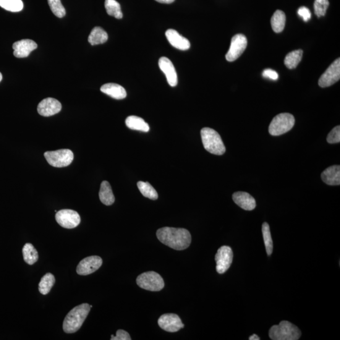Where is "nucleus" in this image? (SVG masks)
Segmentation results:
<instances>
[{
  "label": "nucleus",
  "instance_id": "b1692460",
  "mask_svg": "<svg viewBox=\"0 0 340 340\" xmlns=\"http://www.w3.org/2000/svg\"><path fill=\"white\" fill-rule=\"evenodd\" d=\"M286 16L284 12L277 10L271 18L272 29L276 33H281L286 25Z\"/></svg>",
  "mask_w": 340,
  "mask_h": 340
},
{
  "label": "nucleus",
  "instance_id": "72a5a7b5",
  "mask_svg": "<svg viewBox=\"0 0 340 340\" xmlns=\"http://www.w3.org/2000/svg\"><path fill=\"white\" fill-rule=\"evenodd\" d=\"M327 141L329 144L339 143L340 142V126H336L331 130L327 137Z\"/></svg>",
  "mask_w": 340,
  "mask_h": 340
},
{
  "label": "nucleus",
  "instance_id": "7ed1b4c3",
  "mask_svg": "<svg viewBox=\"0 0 340 340\" xmlns=\"http://www.w3.org/2000/svg\"><path fill=\"white\" fill-rule=\"evenodd\" d=\"M200 134L203 147L208 152L215 155H222L226 152V147L221 135L215 130L209 127L203 128Z\"/></svg>",
  "mask_w": 340,
  "mask_h": 340
},
{
  "label": "nucleus",
  "instance_id": "ddd939ff",
  "mask_svg": "<svg viewBox=\"0 0 340 340\" xmlns=\"http://www.w3.org/2000/svg\"><path fill=\"white\" fill-rule=\"evenodd\" d=\"M103 263L102 259L98 256H91L86 257L78 264L77 272L80 276H88L98 270Z\"/></svg>",
  "mask_w": 340,
  "mask_h": 340
},
{
  "label": "nucleus",
  "instance_id": "a211bd4d",
  "mask_svg": "<svg viewBox=\"0 0 340 340\" xmlns=\"http://www.w3.org/2000/svg\"><path fill=\"white\" fill-rule=\"evenodd\" d=\"M232 199L238 206L245 211H253L256 208L255 198L247 192H235L232 195Z\"/></svg>",
  "mask_w": 340,
  "mask_h": 340
},
{
  "label": "nucleus",
  "instance_id": "dca6fc26",
  "mask_svg": "<svg viewBox=\"0 0 340 340\" xmlns=\"http://www.w3.org/2000/svg\"><path fill=\"white\" fill-rule=\"evenodd\" d=\"M159 67L165 75L168 84L175 87L178 84V77L175 68L172 62L166 57H162L159 59Z\"/></svg>",
  "mask_w": 340,
  "mask_h": 340
},
{
  "label": "nucleus",
  "instance_id": "2f4dec72",
  "mask_svg": "<svg viewBox=\"0 0 340 340\" xmlns=\"http://www.w3.org/2000/svg\"><path fill=\"white\" fill-rule=\"evenodd\" d=\"M49 7L52 13L59 18H62L66 15V10L62 5L61 0H48Z\"/></svg>",
  "mask_w": 340,
  "mask_h": 340
},
{
  "label": "nucleus",
  "instance_id": "39448f33",
  "mask_svg": "<svg viewBox=\"0 0 340 340\" xmlns=\"http://www.w3.org/2000/svg\"><path fill=\"white\" fill-rule=\"evenodd\" d=\"M294 124L295 118L292 114H280L271 120L269 125V133L274 136L284 134L291 130Z\"/></svg>",
  "mask_w": 340,
  "mask_h": 340
},
{
  "label": "nucleus",
  "instance_id": "412c9836",
  "mask_svg": "<svg viewBox=\"0 0 340 340\" xmlns=\"http://www.w3.org/2000/svg\"><path fill=\"white\" fill-rule=\"evenodd\" d=\"M99 198L106 206H111L115 202V197L111 185L107 181L102 182L99 192Z\"/></svg>",
  "mask_w": 340,
  "mask_h": 340
},
{
  "label": "nucleus",
  "instance_id": "20e7f679",
  "mask_svg": "<svg viewBox=\"0 0 340 340\" xmlns=\"http://www.w3.org/2000/svg\"><path fill=\"white\" fill-rule=\"evenodd\" d=\"M301 336L298 327L287 321H282L274 325L269 331V336L273 340H297Z\"/></svg>",
  "mask_w": 340,
  "mask_h": 340
},
{
  "label": "nucleus",
  "instance_id": "9d476101",
  "mask_svg": "<svg viewBox=\"0 0 340 340\" xmlns=\"http://www.w3.org/2000/svg\"><path fill=\"white\" fill-rule=\"evenodd\" d=\"M232 259L233 253L231 248L227 246H222L215 256L217 271L220 274L225 273L231 266Z\"/></svg>",
  "mask_w": 340,
  "mask_h": 340
},
{
  "label": "nucleus",
  "instance_id": "0eeeda50",
  "mask_svg": "<svg viewBox=\"0 0 340 340\" xmlns=\"http://www.w3.org/2000/svg\"><path fill=\"white\" fill-rule=\"evenodd\" d=\"M47 161L52 166L62 168L69 166L74 159V154L67 149L54 151H47L44 153Z\"/></svg>",
  "mask_w": 340,
  "mask_h": 340
},
{
  "label": "nucleus",
  "instance_id": "f257e3e1",
  "mask_svg": "<svg viewBox=\"0 0 340 340\" xmlns=\"http://www.w3.org/2000/svg\"><path fill=\"white\" fill-rule=\"evenodd\" d=\"M156 236L163 244L175 250L187 249L192 242L190 232L184 228L162 227L157 231Z\"/></svg>",
  "mask_w": 340,
  "mask_h": 340
},
{
  "label": "nucleus",
  "instance_id": "a878e982",
  "mask_svg": "<svg viewBox=\"0 0 340 340\" xmlns=\"http://www.w3.org/2000/svg\"><path fill=\"white\" fill-rule=\"evenodd\" d=\"M303 51L301 49L290 52L285 58L284 64L289 69H294L301 61Z\"/></svg>",
  "mask_w": 340,
  "mask_h": 340
},
{
  "label": "nucleus",
  "instance_id": "f8f14e48",
  "mask_svg": "<svg viewBox=\"0 0 340 340\" xmlns=\"http://www.w3.org/2000/svg\"><path fill=\"white\" fill-rule=\"evenodd\" d=\"M158 325L162 329L169 333H175L184 328L181 319L176 314H164L158 320Z\"/></svg>",
  "mask_w": 340,
  "mask_h": 340
},
{
  "label": "nucleus",
  "instance_id": "4c0bfd02",
  "mask_svg": "<svg viewBox=\"0 0 340 340\" xmlns=\"http://www.w3.org/2000/svg\"><path fill=\"white\" fill-rule=\"evenodd\" d=\"M155 1L161 3V4H170L174 2L175 0H155Z\"/></svg>",
  "mask_w": 340,
  "mask_h": 340
},
{
  "label": "nucleus",
  "instance_id": "4468645a",
  "mask_svg": "<svg viewBox=\"0 0 340 340\" xmlns=\"http://www.w3.org/2000/svg\"><path fill=\"white\" fill-rule=\"evenodd\" d=\"M62 108L61 104L53 98H47L38 105V112L44 117H50L59 113Z\"/></svg>",
  "mask_w": 340,
  "mask_h": 340
},
{
  "label": "nucleus",
  "instance_id": "c85d7f7f",
  "mask_svg": "<svg viewBox=\"0 0 340 340\" xmlns=\"http://www.w3.org/2000/svg\"><path fill=\"white\" fill-rule=\"evenodd\" d=\"M105 7L108 15L120 19L123 17L120 5L116 0H106Z\"/></svg>",
  "mask_w": 340,
  "mask_h": 340
},
{
  "label": "nucleus",
  "instance_id": "393cba45",
  "mask_svg": "<svg viewBox=\"0 0 340 340\" xmlns=\"http://www.w3.org/2000/svg\"><path fill=\"white\" fill-rule=\"evenodd\" d=\"M23 259L28 265H32L38 261L39 255L38 251L31 243H26L22 249Z\"/></svg>",
  "mask_w": 340,
  "mask_h": 340
},
{
  "label": "nucleus",
  "instance_id": "2eb2a0df",
  "mask_svg": "<svg viewBox=\"0 0 340 340\" xmlns=\"http://www.w3.org/2000/svg\"><path fill=\"white\" fill-rule=\"evenodd\" d=\"M38 48V44L30 39H23L13 44L14 56L18 58H24Z\"/></svg>",
  "mask_w": 340,
  "mask_h": 340
},
{
  "label": "nucleus",
  "instance_id": "6e6552de",
  "mask_svg": "<svg viewBox=\"0 0 340 340\" xmlns=\"http://www.w3.org/2000/svg\"><path fill=\"white\" fill-rule=\"evenodd\" d=\"M248 41L243 34H236L231 39V46L226 55L227 61L233 62L242 56L247 48Z\"/></svg>",
  "mask_w": 340,
  "mask_h": 340
},
{
  "label": "nucleus",
  "instance_id": "ea45409f",
  "mask_svg": "<svg viewBox=\"0 0 340 340\" xmlns=\"http://www.w3.org/2000/svg\"><path fill=\"white\" fill-rule=\"evenodd\" d=\"M2 78H3V77H2V73H0V82H1V81L2 80Z\"/></svg>",
  "mask_w": 340,
  "mask_h": 340
},
{
  "label": "nucleus",
  "instance_id": "7c9ffc66",
  "mask_svg": "<svg viewBox=\"0 0 340 340\" xmlns=\"http://www.w3.org/2000/svg\"><path fill=\"white\" fill-rule=\"evenodd\" d=\"M262 234L266 253L270 256L273 252V241L271 236L270 226L267 222H264L262 225Z\"/></svg>",
  "mask_w": 340,
  "mask_h": 340
},
{
  "label": "nucleus",
  "instance_id": "f704fd0d",
  "mask_svg": "<svg viewBox=\"0 0 340 340\" xmlns=\"http://www.w3.org/2000/svg\"><path fill=\"white\" fill-rule=\"evenodd\" d=\"M111 340H131L129 334L127 331L119 329L117 331L116 336L111 335Z\"/></svg>",
  "mask_w": 340,
  "mask_h": 340
},
{
  "label": "nucleus",
  "instance_id": "cd10ccee",
  "mask_svg": "<svg viewBox=\"0 0 340 340\" xmlns=\"http://www.w3.org/2000/svg\"><path fill=\"white\" fill-rule=\"evenodd\" d=\"M138 187L144 197L151 200L158 199V194L150 183L140 181L138 183Z\"/></svg>",
  "mask_w": 340,
  "mask_h": 340
},
{
  "label": "nucleus",
  "instance_id": "f03ea898",
  "mask_svg": "<svg viewBox=\"0 0 340 340\" xmlns=\"http://www.w3.org/2000/svg\"><path fill=\"white\" fill-rule=\"evenodd\" d=\"M90 305L87 303L80 304L68 313L62 324L65 333H74L79 330L87 318L90 311Z\"/></svg>",
  "mask_w": 340,
  "mask_h": 340
},
{
  "label": "nucleus",
  "instance_id": "4be33fe9",
  "mask_svg": "<svg viewBox=\"0 0 340 340\" xmlns=\"http://www.w3.org/2000/svg\"><path fill=\"white\" fill-rule=\"evenodd\" d=\"M125 124L127 127L132 130L147 132L150 130V126L145 120L140 117L131 116L128 117L125 120Z\"/></svg>",
  "mask_w": 340,
  "mask_h": 340
},
{
  "label": "nucleus",
  "instance_id": "6ab92c4d",
  "mask_svg": "<svg viewBox=\"0 0 340 340\" xmlns=\"http://www.w3.org/2000/svg\"><path fill=\"white\" fill-rule=\"evenodd\" d=\"M100 90L101 92L117 100H122L127 96L125 88L116 83H107L101 86Z\"/></svg>",
  "mask_w": 340,
  "mask_h": 340
},
{
  "label": "nucleus",
  "instance_id": "c9c22d12",
  "mask_svg": "<svg viewBox=\"0 0 340 340\" xmlns=\"http://www.w3.org/2000/svg\"><path fill=\"white\" fill-rule=\"evenodd\" d=\"M297 14L300 17L302 18V19L305 22H308L311 19V13L308 8L305 7H300L299 10H298Z\"/></svg>",
  "mask_w": 340,
  "mask_h": 340
},
{
  "label": "nucleus",
  "instance_id": "c756f323",
  "mask_svg": "<svg viewBox=\"0 0 340 340\" xmlns=\"http://www.w3.org/2000/svg\"><path fill=\"white\" fill-rule=\"evenodd\" d=\"M0 7L12 12L22 11L23 4L22 0H0Z\"/></svg>",
  "mask_w": 340,
  "mask_h": 340
},
{
  "label": "nucleus",
  "instance_id": "1a4fd4ad",
  "mask_svg": "<svg viewBox=\"0 0 340 340\" xmlns=\"http://www.w3.org/2000/svg\"><path fill=\"white\" fill-rule=\"evenodd\" d=\"M56 220L64 228L73 229L80 224L81 218L77 212L71 209H62L57 212Z\"/></svg>",
  "mask_w": 340,
  "mask_h": 340
},
{
  "label": "nucleus",
  "instance_id": "e433bc0d",
  "mask_svg": "<svg viewBox=\"0 0 340 340\" xmlns=\"http://www.w3.org/2000/svg\"><path fill=\"white\" fill-rule=\"evenodd\" d=\"M264 78H268L271 80H277L279 78V75L276 71L271 69H265L262 73Z\"/></svg>",
  "mask_w": 340,
  "mask_h": 340
},
{
  "label": "nucleus",
  "instance_id": "423d86ee",
  "mask_svg": "<svg viewBox=\"0 0 340 340\" xmlns=\"http://www.w3.org/2000/svg\"><path fill=\"white\" fill-rule=\"evenodd\" d=\"M139 287L149 291L158 292L164 288V282L160 275L155 271L145 272L136 279Z\"/></svg>",
  "mask_w": 340,
  "mask_h": 340
},
{
  "label": "nucleus",
  "instance_id": "f3484780",
  "mask_svg": "<svg viewBox=\"0 0 340 340\" xmlns=\"http://www.w3.org/2000/svg\"><path fill=\"white\" fill-rule=\"evenodd\" d=\"M165 35L170 44L175 48L181 51H187L190 48V43L187 38L174 29H168Z\"/></svg>",
  "mask_w": 340,
  "mask_h": 340
},
{
  "label": "nucleus",
  "instance_id": "aec40b11",
  "mask_svg": "<svg viewBox=\"0 0 340 340\" xmlns=\"http://www.w3.org/2000/svg\"><path fill=\"white\" fill-rule=\"evenodd\" d=\"M321 179L325 184L329 185H339L340 166L339 165L329 166L321 174Z\"/></svg>",
  "mask_w": 340,
  "mask_h": 340
},
{
  "label": "nucleus",
  "instance_id": "58836bf2",
  "mask_svg": "<svg viewBox=\"0 0 340 340\" xmlns=\"http://www.w3.org/2000/svg\"><path fill=\"white\" fill-rule=\"evenodd\" d=\"M249 339L250 340H260V338H259V336L258 335H256V334H253V335L250 336Z\"/></svg>",
  "mask_w": 340,
  "mask_h": 340
},
{
  "label": "nucleus",
  "instance_id": "bb28decb",
  "mask_svg": "<svg viewBox=\"0 0 340 340\" xmlns=\"http://www.w3.org/2000/svg\"><path fill=\"white\" fill-rule=\"evenodd\" d=\"M56 280L55 277L51 273H48L42 277L40 283L39 284V290L42 294L46 295L51 291L52 287H53Z\"/></svg>",
  "mask_w": 340,
  "mask_h": 340
},
{
  "label": "nucleus",
  "instance_id": "473e14b6",
  "mask_svg": "<svg viewBox=\"0 0 340 340\" xmlns=\"http://www.w3.org/2000/svg\"><path fill=\"white\" fill-rule=\"evenodd\" d=\"M328 7V0H315L314 8L316 16L318 17L324 16Z\"/></svg>",
  "mask_w": 340,
  "mask_h": 340
},
{
  "label": "nucleus",
  "instance_id": "5701e85b",
  "mask_svg": "<svg viewBox=\"0 0 340 340\" xmlns=\"http://www.w3.org/2000/svg\"><path fill=\"white\" fill-rule=\"evenodd\" d=\"M107 40H108V34L100 27L93 28L88 37V42L92 46L104 44L106 43Z\"/></svg>",
  "mask_w": 340,
  "mask_h": 340
},
{
  "label": "nucleus",
  "instance_id": "9b49d317",
  "mask_svg": "<svg viewBox=\"0 0 340 340\" xmlns=\"http://www.w3.org/2000/svg\"><path fill=\"white\" fill-rule=\"evenodd\" d=\"M340 78V59L338 58L329 66L319 80V85L328 87L338 82Z\"/></svg>",
  "mask_w": 340,
  "mask_h": 340
}]
</instances>
